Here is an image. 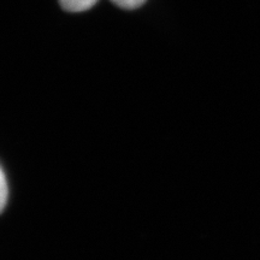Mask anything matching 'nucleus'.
Returning a JSON list of instances; mask_svg holds the SVG:
<instances>
[{
	"mask_svg": "<svg viewBox=\"0 0 260 260\" xmlns=\"http://www.w3.org/2000/svg\"><path fill=\"white\" fill-rule=\"evenodd\" d=\"M8 195H9V189H8V183H6V178L4 175V171L0 168V213L4 210L6 201H8Z\"/></svg>",
	"mask_w": 260,
	"mask_h": 260,
	"instance_id": "2",
	"label": "nucleus"
},
{
	"mask_svg": "<svg viewBox=\"0 0 260 260\" xmlns=\"http://www.w3.org/2000/svg\"><path fill=\"white\" fill-rule=\"evenodd\" d=\"M112 3H115L116 5H118L119 8L133 10L136 8H140L146 0H111Z\"/></svg>",
	"mask_w": 260,
	"mask_h": 260,
	"instance_id": "3",
	"label": "nucleus"
},
{
	"mask_svg": "<svg viewBox=\"0 0 260 260\" xmlns=\"http://www.w3.org/2000/svg\"><path fill=\"white\" fill-rule=\"evenodd\" d=\"M65 11L82 12L96 4L98 0H59Z\"/></svg>",
	"mask_w": 260,
	"mask_h": 260,
	"instance_id": "1",
	"label": "nucleus"
}]
</instances>
